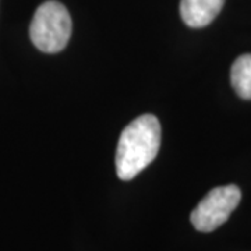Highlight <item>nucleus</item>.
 <instances>
[{
  "label": "nucleus",
  "mask_w": 251,
  "mask_h": 251,
  "mask_svg": "<svg viewBox=\"0 0 251 251\" xmlns=\"http://www.w3.org/2000/svg\"><path fill=\"white\" fill-rule=\"evenodd\" d=\"M70 36L72 17L62 3L49 0L36 9L29 25V38L41 52H62Z\"/></svg>",
  "instance_id": "nucleus-2"
},
{
  "label": "nucleus",
  "mask_w": 251,
  "mask_h": 251,
  "mask_svg": "<svg viewBox=\"0 0 251 251\" xmlns=\"http://www.w3.org/2000/svg\"><path fill=\"white\" fill-rule=\"evenodd\" d=\"M224 4L225 0H181L180 16L188 27H206L218 17Z\"/></svg>",
  "instance_id": "nucleus-4"
},
{
  "label": "nucleus",
  "mask_w": 251,
  "mask_h": 251,
  "mask_svg": "<svg viewBox=\"0 0 251 251\" xmlns=\"http://www.w3.org/2000/svg\"><path fill=\"white\" fill-rule=\"evenodd\" d=\"M161 147V123L147 113L126 126L116 150V173L120 180L134 179L153 162Z\"/></svg>",
  "instance_id": "nucleus-1"
},
{
  "label": "nucleus",
  "mask_w": 251,
  "mask_h": 251,
  "mask_svg": "<svg viewBox=\"0 0 251 251\" xmlns=\"http://www.w3.org/2000/svg\"><path fill=\"white\" fill-rule=\"evenodd\" d=\"M240 200L242 191L236 184L212 188L194 208L190 221L198 232H214L229 219Z\"/></svg>",
  "instance_id": "nucleus-3"
},
{
  "label": "nucleus",
  "mask_w": 251,
  "mask_h": 251,
  "mask_svg": "<svg viewBox=\"0 0 251 251\" xmlns=\"http://www.w3.org/2000/svg\"><path fill=\"white\" fill-rule=\"evenodd\" d=\"M230 81L236 94L242 99H251V54H242L234 60Z\"/></svg>",
  "instance_id": "nucleus-5"
}]
</instances>
